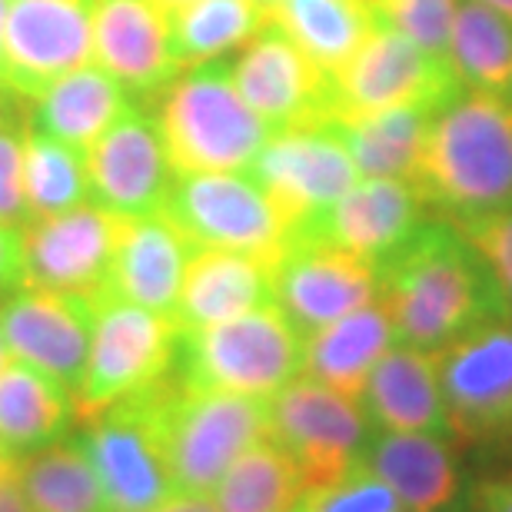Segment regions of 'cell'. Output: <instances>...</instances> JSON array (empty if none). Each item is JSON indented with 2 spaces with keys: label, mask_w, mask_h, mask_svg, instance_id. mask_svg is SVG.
Masks as SVG:
<instances>
[{
  "label": "cell",
  "mask_w": 512,
  "mask_h": 512,
  "mask_svg": "<svg viewBox=\"0 0 512 512\" xmlns=\"http://www.w3.org/2000/svg\"><path fill=\"white\" fill-rule=\"evenodd\" d=\"M376 273L396 343L413 350L443 353L473 326L499 316L483 263L443 217H429Z\"/></svg>",
  "instance_id": "cell-1"
},
{
  "label": "cell",
  "mask_w": 512,
  "mask_h": 512,
  "mask_svg": "<svg viewBox=\"0 0 512 512\" xmlns=\"http://www.w3.org/2000/svg\"><path fill=\"white\" fill-rule=\"evenodd\" d=\"M416 190L456 227L512 207V100L463 90L429 124Z\"/></svg>",
  "instance_id": "cell-2"
},
{
  "label": "cell",
  "mask_w": 512,
  "mask_h": 512,
  "mask_svg": "<svg viewBox=\"0 0 512 512\" xmlns=\"http://www.w3.org/2000/svg\"><path fill=\"white\" fill-rule=\"evenodd\" d=\"M177 173L250 170L273 130L233 84L230 60L180 70L153 114Z\"/></svg>",
  "instance_id": "cell-3"
},
{
  "label": "cell",
  "mask_w": 512,
  "mask_h": 512,
  "mask_svg": "<svg viewBox=\"0 0 512 512\" xmlns=\"http://www.w3.org/2000/svg\"><path fill=\"white\" fill-rule=\"evenodd\" d=\"M303 373V333L280 306H260L207 330L180 333L173 376L183 386L270 399Z\"/></svg>",
  "instance_id": "cell-4"
},
{
  "label": "cell",
  "mask_w": 512,
  "mask_h": 512,
  "mask_svg": "<svg viewBox=\"0 0 512 512\" xmlns=\"http://www.w3.org/2000/svg\"><path fill=\"white\" fill-rule=\"evenodd\" d=\"M157 419L180 493H213L233 459L260 443L270 426L266 399L183 386L177 376L160 386Z\"/></svg>",
  "instance_id": "cell-5"
},
{
  "label": "cell",
  "mask_w": 512,
  "mask_h": 512,
  "mask_svg": "<svg viewBox=\"0 0 512 512\" xmlns=\"http://www.w3.org/2000/svg\"><path fill=\"white\" fill-rule=\"evenodd\" d=\"M177 343L180 326L173 316L100 296L87 370L74 393L77 423L167 383L177 363Z\"/></svg>",
  "instance_id": "cell-6"
},
{
  "label": "cell",
  "mask_w": 512,
  "mask_h": 512,
  "mask_svg": "<svg viewBox=\"0 0 512 512\" xmlns=\"http://www.w3.org/2000/svg\"><path fill=\"white\" fill-rule=\"evenodd\" d=\"M266 416V436L290 456L306 493L360 463L373 433L360 399L303 373L266 399Z\"/></svg>",
  "instance_id": "cell-7"
},
{
  "label": "cell",
  "mask_w": 512,
  "mask_h": 512,
  "mask_svg": "<svg viewBox=\"0 0 512 512\" xmlns=\"http://www.w3.org/2000/svg\"><path fill=\"white\" fill-rule=\"evenodd\" d=\"M163 213L193 247L237 250L280 260L290 223L250 170L177 173Z\"/></svg>",
  "instance_id": "cell-8"
},
{
  "label": "cell",
  "mask_w": 512,
  "mask_h": 512,
  "mask_svg": "<svg viewBox=\"0 0 512 512\" xmlns=\"http://www.w3.org/2000/svg\"><path fill=\"white\" fill-rule=\"evenodd\" d=\"M160 386L80 419L77 439L87 449L114 512H150L163 499L180 493L160 436Z\"/></svg>",
  "instance_id": "cell-9"
},
{
  "label": "cell",
  "mask_w": 512,
  "mask_h": 512,
  "mask_svg": "<svg viewBox=\"0 0 512 512\" xmlns=\"http://www.w3.org/2000/svg\"><path fill=\"white\" fill-rule=\"evenodd\" d=\"M330 80L333 117L403 107H446L463 94V84L446 57L426 54L383 20Z\"/></svg>",
  "instance_id": "cell-10"
},
{
  "label": "cell",
  "mask_w": 512,
  "mask_h": 512,
  "mask_svg": "<svg viewBox=\"0 0 512 512\" xmlns=\"http://www.w3.org/2000/svg\"><path fill=\"white\" fill-rule=\"evenodd\" d=\"M94 60V0H10L0 84L34 100L57 77Z\"/></svg>",
  "instance_id": "cell-11"
},
{
  "label": "cell",
  "mask_w": 512,
  "mask_h": 512,
  "mask_svg": "<svg viewBox=\"0 0 512 512\" xmlns=\"http://www.w3.org/2000/svg\"><path fill=\"white\" fill-rule=\"evenodd\" d=\"M453 439L512 433V323L489 316L436 353Z\"/></svg>",
  "instance_id": "cell-12"
},
{
  "label": "cell",
  "mask_w": 512,
  "mask_h": 512,
  "mask_svg": "<svg viewBox=\"0 0 512 512\" xmlns=\"http://www.w3.org/2000/svg\"><path fill=\"white\" fill-rule=\"evenodd\" d=\"M250 173L290 223V237L360 180L356 163L336 130L326 124L273 133Z\"/></svg>",
  "instance_id": "cell-13"
},
{
  "label": "cell",
  "mask_w": 512,
  "mask_h": 512,
  "mask_svg": "<svg viewBox=\"0 0 512 512\" xmlns=\"http://www.w3.org/2000/svg\"><path fill=\"white\" fill-rule=\"evenodd\" d=\"M230 70L243 100L273 133L333 117V80L273 20L230 60Z\"/></svg>",
  "instance_id": "cell-14"
},
{
  "label": "cell",
  "mask_w": 512,
  "mask_h": 512,
  "mask_svg": "<svg viewBox=\"0 0 512 512\" xmlns=\"http://www.w3.org/2000/svg\"><path fill=\"white\" fill-rule=\"evenodd\" d=\"M94 320L97 300L87 296L30 283L0 296V333H4L7 353L54 376L70 393H77L84 380L90 343H94Z\"/></svg>",
  "instance_id": "cell-15"
},
{
  "label": "cell",
  "mask_w": 512,
  "mask_h": 512,
  "mask_svg": "<svg viewBox=\"0 0 512 512\" xmlns=\"http://www.w3.org/2000/svg\"><path fill=\"white\" fill-rule=\"evenodd\" d=\"M120 223L124 217L97 203L24 223V283L100 300L114 266Z\"/></svg>",
  "instance_id": "cell-16"
},
{
  "label": "cell",
  "mask_w": 512,
  "mask_h": 512,
  "mask_svg": "<svg viewBox=\"0 0 512 512\" xmlns=\"http://www.w3.org/2000/svg\"><path fill=\"white\" fill-rule=\"evenodd\" d=\"M276 306L303 336L380 296L373 263L313 237H290L273 266Z\"/></svg>",
  "instance_id": "cell-17"
},
{
  "label": "cell",
  "mask_w": 512,
  "mask_h": 512,
  "mask_svg": "<svg viewBox=\"0 0 512 512\" xmlns=\"http://www.w3.org/2000/svg\"><path fill=\"white\" fill-rule=\"evenodd\" d=\"M90 200L114 217H153L170 200L177 170L153 114L130 107L87 153Z\"/></svg>",
  "instance_id": "cell-18"
},
{
  "label": "cell",
  "mask_w": 512,
  "mask_h": 512,
  "mask_svg": "<svg viewBox=\"0 0 512 512\" xmlns=\"http://www.w3.org/2000/svg\"><path fill=\"white\" fill-rule=\"evenodd\" d=\"M426 220L429 207L413 180L360 177L333 207H326L293 237L333 243L380 270Z\"/></svg>",
  "instance_id": "cell-19"
},
{
  "label": "cell",
  "mask_w": 512,
  "mask_h": 512,
  "mask_svg": "<svg viewBox=\"0 0 512 512\" xmlns=\"http://www.w3.org/2000/svg\"><path fill=\"white\" fill-rule=\"evenodd\" d=\"M94 60L130 100H160L180 67L170 50V14L157 0H94Z\"/></svg>",
  "instance_id": "cell-20"
},
{
  "label": "cell",
  "mask_w": 512,
  "mask_h": 512,
  "mask_svg": "<svg viewBox=\"0 0 512 512\" xmlns=\"http://www.w3.org/2000/svg\"><path fill=\"white\" fill-rule=\"evenodd\" d=\"M273 266L276 263L266 256L193 247L173 323L180 333H193L276 303Z\"/></svg>",
  "instance_id": "cell-21"
},
{
  "label": "cell",
  "mask_w": 512,
  "mask_h": 512,
  "mask_svg": "<svg viewBox=\"0 0 512 512\" xmlns=\"http://www.w3.org/2000/svg\"><path fill=\"white\" fill-rule=\"evenodd\" d=\"M190 256L193 243L167 213L124 220L104 296L173 316Z\"/></svg>",
  "instance_id": "cell-22"
},
{
  "label": "cell",
  "mask_w": 512,
  "mask_h": 512,
  "mask_svg": "<svg viewBox=\"0 0 512 512\" xmlns=\"http://www.w3.org/2000/svg\"><path fill=\"white\" fill-rule=\"evenodd\" d=\"M360 406L370 426L383 433H429L453 439L436 353L393 343L366 380Z\"/></svg>",
  "instance_id": "cell-23"
},
{
  "label": "cell",
  "mask_w": 512,
  "mask_h": 512,
  "mask_svg": "<svg viewBox=\"0 0 512 512\" xmlns=\"http://www.w3.org/2000/svg\"><path fill=\"white\" fill-rule=\"evenodd\" d=\"M130 107L133 100L120 80L90 60L27 100V127L87 153Z\"/></svg>",
  "instance_id": "cell-24"
},
{
  "label": "cell",
  "mask_w": 512,
  "mask_h": 512,
  "mask_svg": "<svg viewBox=\"0 0 512 512\" xmlns=\"http://www.w3.org/2000/svg\"><path fill=\"white\" fill-rule=\"evenodd\" d=\"M453 439L429 433H383L373 429L363 463L393 489L406 512H443L459 493Z\"/></svg>",
  "instance_id": "cell-25"
},
{
  "label": "cell",
  "mask_w": 512,
  "mask_h": 512,
  "mask_svg": "<svg viewBox=\"0 0 512 512\" xmlns=\"http://www.w3.org/2000/svg\"><path fill=\"white\" fill-rule=\"evenodd\" d=\"M393 343V323L376 296L373 303L303 336V376H313V380L360 399L370 373Z\"/></svg>",
  "instance_id": "cell-26"
},
{
  "label": "cell",
  "mask_w": 512,
  "mask_h": 512,
  "mask_svg": "<svg viewBox=\"0 0 512 512\" xmlns=\"http://www.w3.org/2000/svg\"><path fill=\"white\" fill-rule=\"evenodd\" d=\"M74 419V393L54 376L14 356L0 366V449L14 463L64 439Z\"/></svg>",
  "instance_id": "cell-27"
},
{
  "label": "cell",
  "mask_w": 512,
  "mask_h": 512,
  "mask_svg": "<svg viewBox=\"0 0 512 512\" xmlns=\"http://www.w3.org/2000/svg\"><path fill=\"white\" fill-rule=\"evenodd\" d=\"M443 107H403L376 114H336L330 127L350 150L360 177L413 180L433 117Z\"/></svg>",
  "instance_id": "cell-28"
},
{
  "label": "cell",
  "mask_w": 512,
  "mask_h": 512,
  "mask_svg": "<svg viewBox=\"0 0 512 512\" xmlns=\"http://www.w3.org/2000/svg\"><path fill=\"white\" fill-rule=\"evenodd\" d=\"M270 20L333 77L380 27L373 0H283Z\"/></svg>",
  "instance_id": "cell-29"
},
{
  "label": "cell",
  "mask_w": 512,
  "mask_h": 512,
  "mask_svg": "<svg viewBox=\"0 0 512 512\" xmlns=\"http://www.w3.org/2000/svg\"><path fill=\"white\" fill-rule=\"evenodd\" d=\"M17 479L30 512H114L77 436H64L20 459Z\"/></svg>",
  "instance_id": "cell-30"
},
{
  "label": "cell",
  "mask_w": 512,
  "mask_h": 512,
  "mask_svg": "<svg viewBox=\"0 0 512 512\" xmlns=\"http://www.w3.org/2000/svg\"><path fill=\"white\" fill-rule=\"evenodd\" d=\"M270 24L256 0H190L170 10V50L180 70L230 60Z\"/></svg>",
  "instance_id": "cell-31"
},
{
  "label": "cell",
  "mask_w": 512,
  "mask_h": 512,
  "mask_svg": "<svg viewBox=\"0 0 512 512\" xmlns=\"http://www.w3.org/2000/svg\"><path fill=\"white\" fill-rule=\"evenodd\" d=\"M446 60L463 90L506 94L512 84V20L476 0H459Z\"/></svg>",
  "instance_id": "cell-32"
},
{
  "label": "cell",
  "mask_w": 512,
  "mask_h": 512,
  "mask_svg": "<svg viewBox=\"0 0 512 512\" xmlns=\"http://www.w3.org/2000/svg\"><path fill=\"white\" fill-rule=\"evenodd\" d=\"M303 496L306 486L300 473L270 436L233 459L213 489L220 512H293Z\"/></svg>",
  "instance_id": "cell-33"
},
{
  "label": "cell",
  "mask_w": 512,
  "mask_h": 512,
  "mask_svg": "<svg viewBox=\"0 0 512 512\" xmlns=\"http://www.w3.org/2000/svg\"><path fill=\"white\" fill-rule=\"evenodd\" d=\"M24 190L30 220L54 217L74 207H84L90 200V173L84 150L67 147L54 137L27 127L24 143Z\"/></svg>",
  "instance_id": "cell-34"
},
{
  "label": "cell",
  "mask_w": 512,
  "mask_h": 512,
  "mask_svg": "<svg viewBox=\"0 0 512 512\" xmlns=\"http://www.w3.org/2000/svg\"><path fill=\"white\" fill-rule=\"evenodd\" d=\"M456 227V223H453ZM483 263L496 313L512 323V207L456 227Z\"/></svg>",
  "instance_id": "cell-35"
},
{
  "label": "cell",
  "mask_w": 512,
  "mask_h": 512,
  "mask_svg": "<svg viewBox=\"0 0 512 512\" xmlns=\"http://www.w3.org/2000/svg\"><path fill=\"white\" fill-rule=\"evenodd\" d=\"M300 512H406L396 493L389 489L370 466L353 463L320 489H310L303 496Z\"/></svg>",
  "instance_id": "cell-36"
},
{
  "label": "cell",
  "mask_w": 512,
  "mask_h": 512,
  "mask_svg": "<svg viewBox=\"0 0 512 512\" xmlns=\"http://www.w3.org/2000/svg\"><path fill=\"white\" fill-rule=\"evenodd\" d=\"M459 0H380L376 14L426 54L446 57Z\"/></svg>",
  "instance_id": "cell-37"
},
{
  "label": "cell",
  "mask_w": 512,
  "mask_h": 512,
  "mask_svg": "<svg viewBox=\"0 0 512 512\" xmlns=\"http://www.w3.org/2000/svg\"><path fill=\"white\" fill-rule=\"evenodd\" d=\"M24 143H27V120L0 130V223H10V227L30 223L27 190H24Z\"/></svg>",
  "instance_id": "cell-38"
},
{
  "label": "cell",
  "mask_w": 512,
  "mask_h": 512,
  "mask_svg": "<svg viewBox=\"0 0 512 512\" xmlns=\"http://www.w3.org/2000/svg\"><path fill=\"white\" fill-rule=\"evenodd\" d=\"M24 286V237L20 227L0 223V296Z\"/></svg>",
  "instance_id": "cell-39"
},
{
  "label": "cell",
  "mask_w": 512,
  "mask_h": 512,
  "mask_svg": "<svg viewBox=\"0 0 512 512\" xmlns=\"http://www.w3.org/2000/svg\"><path fill=\"white\" fill-rule=\"evenodd\" d=\"M473 512H512V479H486L473 489Z\"/></svg>",
  "instance_id": "cell-40"
},
{
  "label": "cell",
  "mask_w": 512,
  "mask_h": 512,
  "mask_svg": "<svg viewBox=\"0 0 512 512\" xmlns=\"http://www.w3.org/2000/svg\"><path fill=\"white\" fill-rule=\"evenodd\" d=\"M150 512H220L213 493H173Z\"/></svg>",
  "instance_id": "cell-41"
},
{
  "label": "cell",
  "mask_w": 512,
  "mask_h": 512,
  "mask_svg": "<svg viewBox=\"0 0 512 512\" xmlns=\"http://www.w3.org/2000/svg\"><path fill=\"white\" fill-rule=\"evenodd\" d=\"M0 512H30L24 489H20L17 469H10V473L0 476Z\"/></svg>",
  "instance_id": "cell-42"
},
{
  "label": "cell",
  "mask_w": 512,
  "mask_h": 512,
  "mask_svg": "<svg viewBox=\"0 0 512 512\" xmlns=\"http://www.w3.org/2000/svg\"><path fill=\"white\" fill-rule=\"evenodd\" d=\"M20 114H27V100H20L17 94H10V90L0 84V130L10 124H20Z\"/></svg>",
  "instance_id": "cell-43"
},
{
  "label": "cell",
  "mask_w": 512,
  "mask_h": 512,
  "mask_svg": "<svg viewBox=\"0 0 512 512\" xmlns=\"http://www.w3.org/2000/svg\"><path fill=\"white\" fill-rule=\"evenodd\" d=\"M476 4H483L489 10H496V14H503L512 20V0H476Z\"/></svg>",
  "instance_id": "cell-44"
},
{
  "label": "cell",
  "mask_w": 512,
  "mask_h": 512,
  "mask_svg": "<svg viewBox=\"0 0 512 512\" xmlns=\"http://www.w3.org/2000/svg\"><path fill=\"white\" fill-rule=\"evenodd\" d=\"M10 469H17V463H14V459H10V456L4 453V449H0V476L10 473Z\"/></svg>",
  "instance_id": "cell-45"
},
{
  "label": "cell",
  "mask_w": 512,
  "mask_h": 512,
  "mask_svg": "<svg viewBox=\"0 0 512 512\" xmlns=\"http://www.w3.org/2000/svg\"><path fill=\"white\" fill-rule=\"evenodd\" d=\"M157 4L170 14V10H177V7H183V4H190V0H157Z\"/></svg>",
  "instance_id": "cell-46"
},
{
  "label": "cell",
  "mask_w": 512,
  "mask_h": 512,
  "mask_svg": "<svg viewBox=\"0 0 512 512\" xmlns=\"http://www.w3.org/2000/svg\"><path fill=\"white\" fill-rule=\"evenodd\" d=\"M256 4H260V7L266 10V14H273V10L283 4V0H256Z\"/></svg>",
  "instance_id": "cell-47"
},
{
  "label": "cell",
  "mask_w": 512,
  "mask_h": 512,
  "mask_svg": "<svg viewBox=\"0 0 512 512\" xmlns=\"http://www.w3.org/2000/svg\"><path fill=\"white\" fill-rule=\"evenodd\" d=\"M7 4H10V0H0V40H4V17H7Z\"/></svg>",
  "instance_id": "cell-48"
},
{
  "label": "cell",
  "mask_w": 512,
  "mask_h": 512,
  "mask_svg": "<svg viewBox=\"0 0 512 512\" xmlns=\"http://www.w3.org/2000/svg\"><path fill=\"white\" fill-rule=\"evenodd\" d=\"M10 360V353H7V343H4V333H0V366H4Z\"/></svg>",
  "instance_id": "cell-49"
},
{
  "label": "cell",
  "mask_w": 512,
  "mask_h": 512,
  "mask_svg": "<svg viewBox=\"0 0 512 512\" xmlns=\"http://www.w3.org/2000/svg\"><path fill=\"white\" fill-rule=\"evenodd\" d=\"M506 97H509V100H512V84H509V90H506Z\"/></svg>",
  "instance_id": "cell-50"
},
{
  "label": "cell",
  "mask_w": 512,
  "mask_h": 512,
  "mask_svg": "<svg viewBox=\"0 0 512 512\" xmlns=\"http://www.w3.org/2000/svg\"><path fill=\"white\" fill-rule=\"evenodd\" d=\"M293 512H300V506H296V509H293Z\"/></svg>",
  "instance_id": "cell-51"
},
{
  "label": "cell",
  "mask_w": 512,
  "mask_h": 512,
  "mask_svg": "<svg viewBox=\"0 0 512 512\" xmlns=\"http://www.w3.org/2000/svg\"><path fill=\"white\" fill-rule=\"evenodd\" d=\"M373 4H380V0H373Z\"/></svg>",
  "instance_id": "cell-52"
}]
</instances>
